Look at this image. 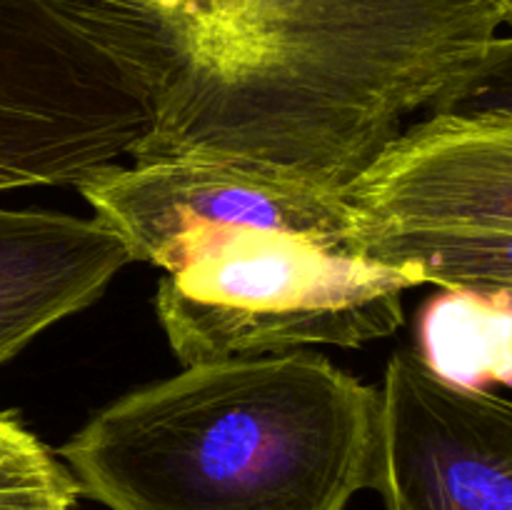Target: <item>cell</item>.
Returning a JSON list of instances; mask_svg holds the SVG:
<instances>
[{"label": "cell", "mask_w": 512, "mask_h": 510, "mask_svg": "<svg viewBox=\"0 0 512 510\" xmlns=\"http://www.w3.org/2000/svg\"><path fill=\"white\" fill-rule=\"evenodd\" d=\"M130 258L165 273L240 230H290L355 250L345 193L208 160L105 165L75 183Z\"/></svg>", "instance_id": "5b68a950"}, {"label": "cell", "mask_w": 512, "mask_h": 510, "mask_svg": "<svg viewBox=\"0 0 512 510\" xmlns=\"http://www.w3.org/2000/svg\"><path fill=\"white\" fill-rule=\"evenodd\" d=\"M148 130L140 90L53 0H0V193L75 185Z\"/></svg>", "instance_id": "277c9868"}, {"label": "cell", "mask_w": 512, "mask_h": 510, "mask_svg": "<svg viewBox=\"0 0 512 510\" xmlns=\"http://www.w3.org/2000/svg\"><path fill=\"white\" fill-rule=\"evenodd\" d=\"M380 395L385 510H512V400L445 383L413 350L388 360Z\"/></svg>", "instance_id": "8992f818"}, {"label": "cell", "mask_w": 512, "mask_h": 510, "mask_svg": "<svg viewBox=\"0 0 512 510\" xmlns=\"http://www.w3.org/2000/svg\"><path fill=\"white\" fill-rule=\"evenodd\" d=\"M428 115L512 118V38H495L470 73L463 75Z\"/></svg>", "instance_id": "7c38bea8"}, {"label": "cell", "mask_w": 512, "mask_h": 510, "mask_svg": "<svg viewBox=\"0 0 512 510\" xmlns=\"http://www.w3.org/2000/svg\"><path fill=\"white\" fill-rule=\"evenodd\" d=\"M133 263L100 218L0 208V365L80 313Z\"/></svg>", "instance_id": "ba28073f"}, {"label": "cell", "mask_w": 512, "mask_h": 510, "mask_svg": "<svg viewBox=\"0 0 512 510\" xmlns=\"http://www.w3.org/2000/svg\"><path fill=\"white\" fill-rule=\"evenodd\" d=\"M415 285L410 268L313 235L240 230L165 273L155 310L175 358L195 365L388 338Z\"/></svg>", "instance_id": "3957f363"}, {"label": "cell", "mask_w": 512, "mask_h": 510, "mask_svg": "<svg viewBox=\"0 0 512 510\" xmlns=\"http://www.w3.org/2000/svg\"><path fill=\"white\" fill-rule=\"evenodd\" d=\"M500 8V13H503V23H508L512 28V0H495Z\"/></svg>", "instance_id": "4fadbf2b"}, {"label": "cell", "mask_w": 512, "mask_h": 510, "mask_svg": "<svg viewBox=\"0 0 512 510\" xmlns=\"http://www.w3.org/2000/svg\"><path fill=\"white\" fill-rule=\"evenodd\" d=\"M360 223L512 228V118L428 115L345 188Z\"/></svg>", "instance_id": "52a82bcc"}, {"label": "cell", "mask_w": 512, "mask_h": 510, "mask_svg": "<svg viewBox=\"0 0 512 510\" xmlns=\"http://www.w3.org/2000/svg\"><path fill=\"white\" fill-rule=\"evenodd\" d=\"M510 293H512V290H510Z\"/></svg>", "instance_id": "5bb4252c"}, {"label": "cell", "mask_w": 512, "mask_h": 510, "mask_svg": "<svg viewBox=\"0 0 512 510\" xmlns=\"http://www.w3.org/2000/svg\"><path fill=\"white\" fill-rule=\"evenodd\" d=\"M383 395L323 355L185 365L58 448L110 510H345L375 490Z\"/></svg>", "instance_id": "7a4b0ae2"}, {"label": "cell", "mask_w": 512, "mask_h": 510, "mask_svg": "<svg viewBox=\"0 0 512 510\" xmlns=\"http://www.w3.org/2000/svg\"><path fill=\"white\" fill-rule=\"evenodd\" d=\"M140 90L130 158L345 193L483 58L495 0H53Z\"/></svg>", "instance_id": "6da1fadb"}, {"label": "cell", "mask_w": 512, "mask_h": 510, "mask_svg": "<svg viewBox=\"0 0 512 510\" xmlns=\"http://www.w3.org/2000/svg\"><path fill=\"white\" fill-rule=\"evenodd\" d=\"M80 485L15 410H0V510H80Z\"/></svg>", "instance_id": "8fae6325"}, {"label": "cell", "mask_w": 512, "mask_h": 510, "mask_svg": "<svg viewBox=\"0 0 512 510\" xmlns=\"http://www.w3.org/2000/svg\"><path fill=\"white\" fill-rule=\"evenodd\" d=\"M355 250L438 288L512 290V228H388L355 218Z\"/></svg>", "instance_id": "30bf717a"}, {"label": "cell", "mask_w": 512, "mask_h": 510, "mask_svg": "<svg viewBox=\"0 0 512 510\" xmlns=\"http://www.w3.org/2000/svg\"><path fill=\"white\" fill-rule=\"evenodd\" d=\"M418 355L460 388L512 385L510 290L443 288L423 310Z\"/></svg>", "instance_id": "9c48e42d"}]
</instances>
